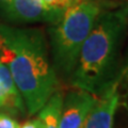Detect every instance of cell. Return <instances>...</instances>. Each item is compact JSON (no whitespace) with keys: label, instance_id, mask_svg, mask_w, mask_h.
<instances>
[{"label":"cell","instance_id":"3957f363","mask_svg":"<svg viewBox=\"0 0 128 128\" xmlns=\"http://www.w3.org/2000/svg\"><path fill=\"white\" fill-rule=\"evenodd\" d=\"M100 12L102 3L84 0L67 9L62 17L50 26L52 66L57 76H72L80 49Z\"/></svg>","mask_w":128,"mask_h":128},{"label":"cell","instance_id":"30bf717a","mask_svg":"<svg viewBox=\"0 0 128 128\" xmlns=\"http://www.w3.org/2000/svg\"><path fill=\"white\" fill-rule=\"evenodd\" d=\"M0 128H19V124L11 115L0 112Z\"/></svg>","mask_w":128,"mask_h":128},{"label":"cell","instance_id":"52a82bcc","mask_svg":"<svg viewBox=\"0 0 128 128\" xmlns=\"http://www.w3.org/2000/svg\"><path fill=\"white\" fill-rule=\"evenodd\" d=\"M0 86L6 93L11 108V115H24L26 113V107L18 92L13 78L8 67L0 61Z\"/></svg>","mask_w":128,"mask_h":128},{"label":"cell","instance_id":"7a4b0ae2","mask_svg":"<svg viewBox=\"0 0 128 128\" xmlns=\"http://www.w3.org/2000/svg\"><path fill=\"white\" fill-rule=\"evenodd\" d=\"M127 24L118 11H102L80 49L72 86L95 96L118 80L120 49Z\"/></svg>","mask_w":128,"mask_h":128},{"label":"cell","instance_id":"ba28073f","mask_svg":"<svg viewBox=\"0 0 128 128\" xmlns=\"http://www.w3.org/2000/svg\"><path fill=\"white\" fill-rule=\"evenodd\" d=\"M63 94L56 91L38 113L42 128H60Z\"/></svg>","mask_w":128,"mask_h":128},{"label":"cell","instance_id":"7c38bea8","mask_svg":"<svg viewBox=\"0 0 128 128\" xmlns=\"http://www.w3.org/2000/svg\"><path fill=\"white\" fill-rule=\"evenodd\" d=\"M120 12H121L122 16L124 17V19H125L126 24L128 25V1L125 2V6H124L122 9H120Z\"/></svg>","mask_w":128,"mask_h":128},{"label":"cell","instance_id":"6da1fadb","mask_svg":"<svg viewBox=\"0 0 128 128\" xmlns=\"http://www.w3.org/2000/svg\"><path fill=\"white\" fill-rule=\"evenodd\" d=\"M0 61L10 70L28 114H36L59 83L43 30L0 24Z\"/></svg>","mask_w":128,"mask_h":128},{"label":"cell","instance_id":"277c9868","mask_svg":"<svg viewBox=\"0 0 128 128\" xmlns=\"http://www.w3.org/2000/svg\"><path fill=\"white\" fill-rule=\"evenodd\" d=\"M0 16L14 24H56L61 17L48 11L43 0H0Z\"/></svg>","mask_w":128,"mask_h":128},{"label":"cell","instance_id":"8992f818","mask_svg":"<svg viewBox=\"0 0 128 128\" xmlns=\"http://www.w3.org/2000/svg\"><path fill=\"white\" fill-rule=\"evenodd\" d=\"M120 102L118 80L98 96L81 128H112L113 116Z\"/></svg>","mask_w":128,"mask_h":128},{"label":"cell","instance_id":"4fadbf2b","mask_svg":"<svg viewBox=\"0 0 128 128\" xmlns=\"http://www.w3.org/2000/svg\"><path fill=\"white\" fill-rule=\"evenodd\" d=\"M92 1H97V2H99V3H102V1H106V0H92ZM107 1H108V0H107ZM124 1H128V0H124Z\"/></svg>","mask_w":128,"mask_h":128},{"label":"cell","instance_id":"8fae6325","mask_svg":"<svg viewBox=\"0 0 128 128\" xmlns=\"http://www.w3.org/2000/svg\"><path fill=\"white\" fill-rule=\"evenodd\" d=\"M19 128H42V126H41V122H40V120L36 118L34 120L26 121L25 123H22V125H19Z\"/></svg>","mask_w":128,"mask_h":128},{"label":"cell","instance_id":"9c48e42d","mask_svg":"<svg viewBox=\"0 0 128 128\" xmlns=\"http://www.w3.org/2000/svg\"><path fill=\"white\" fill-rule=\"evenodd\" d=\"M81 1H84V0H43V3L49 12L56 14L59 17H62L64 12L67 9Z\"/></svg>","mask_w":128,"mask_h":128},{"label":"cell","instance_id":"5b68a950","mask_svg":"<svg viewBox=\"0 0 128 128\" xmlns=\"http://www.w3.org/2000/svg\"><path fill=\"white\" fill-rule=\"evenodd\" d=\"M97 98V96L76 88L70 91L63 97L60 128H81Z\"/></svg>","mask_w":128,"mask_h":128}]
</instances>
